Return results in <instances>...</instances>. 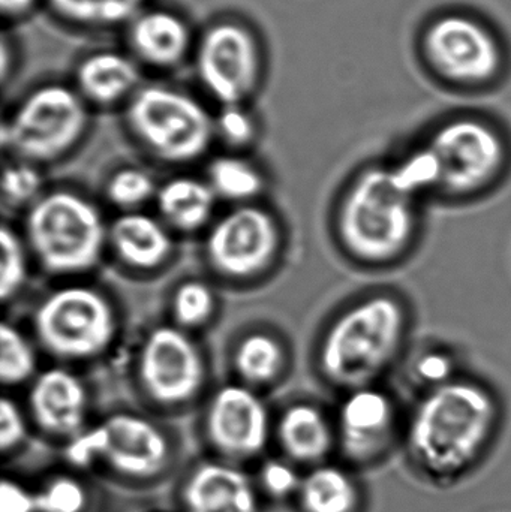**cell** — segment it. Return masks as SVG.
<instances>
[{
  "instance_id": "6da1fadb",
  "label": "cell",
  "mask_w": 511,
  "mask_h": 512,
  "mask_svg": "<svg viewBox=\"0 0 511 512\" xmlns=\"http://www.w3.org/2000/svg\"><path fill=\"white\" fill-rule=\"evenodd\" d=\"M395 161L371 162L345 186L335 212V234L344 254L360 267L401 264L419 245L423 203Z\"/></svg>"
},
{
  "instance_id": "7a4b0ae2",
  "label": "cell",
  "mask_w": 511,
  "mask_h": 512,
  "mask_svg": "<svg viewBox=\"0 0 511 512\" xmlns=\"http://www.w3.org/2000/svg\"><path fill=\"white\" fill-rule=\"evenodd\" d=\"M413 309L401 292L377 288L344 307L324 331L321 375L342 391L381 384L408 354Z\"/></svg>"
},
{
  "instance_id": "3957f363",
  "label": "cell",
  "mask_w": 511,
  "mask_h": 512,
  "mask_svg": "<svg viewBox=\"0 0 511 512\" xmlns=\"http://www.w3.org/2000/svg\"><path fill=\"white\" fill-rule=\"evenodd\" d=\"M500 420V397L494 388L464 373L420 393L407 427L411 457L432 477H456L479 459Z\"/></svg>"
},
{
  "instance_id": "277c9868",
  "label": "cell",
  "mask_w": 511,
  "mask_h": 512,
  "mask_svg": "<svg viewBox=\"0 0 511 512\" xmlns=\"http://www.w3.org/2000/svg\"><path fill=\"white\" fill-rule=\"evenodd\" d=\"M437 171L434 200L465 204L492 194L511 171V144L498 126L474 116L440 123L422 141Z\"/></svg>"
},
{
  "instance_id": "5b68a950",
  "label": "cell",
  "mask_w": 511,
  "mask_h": 512,
  "mask_svg": "<svg viewBox=\"0 0 511 512\" xmlns=\"http://www.w3.org/2000/svg\"><path fill=\"white\" fill-rule=\"evenodd\" d=\"M26 237L45 270L74 274L98 264L108 242V228L89 200L74 192L54 191L30 206Z\"/></svg>"
},
{
  "instance_id": "8992f818",
  "label": "cell",
  "mask_w": 511,
  "mask_h": 512,
  "mask_svg": "<svg viewBox=\"0 0 511 512\" xmlns=\"http://www.w3.org/2000/svg\"><path fill=\"white\" fill-rule=\"evenodd\" d=\"M129 128L156 156L173 164L200 158L212 143L215 120L186 93L144 87L128 107Z\"/></svg>"
},
{
  "instance_id": "52a82bcc",
  "label": "cell",
  "mask_w": 511,
  "mask_h": 512,
  "mask_svg": "<svg viewBox=\"0 0 511 512\" xmlns=\"http://www.w3.org/2000/svg\"><path fill=\"white\" fill-rule=\"evenodd\" d=\"M36 337L45 351L65 360L95 357L116 334L110 301L89 286H65L51 292L36 310Z\"/></svg>"
},
{
  "instance_id": "ba28073f",
  "label": "cell",
  "mask_w": 511,
  "mask_h": 512,
  "mask_svg": "<svg viewBox=\"0 0 511 512\" xmlns=\"http://www.w3.org/2000/svg\"><path fill=\"white\" fill-rule=\"evenodd\" d=\"M66 454L77 466L102 463L120 477L149 480L167 468L171 448L152 421L120 412L71 439Z\"/></svg>"
},
{
  "instance_id": "9c48e42d",
  "label": "cell",
  "mask_w": 511,
  "mask_h": 512,
  "mask_svg": "<svg viewBox=\"0 0 511 512\" xmlns=\"http://www.w3.org/2000/svg\"><path fill=\"white\" fill-rule=\"evenodd\" d=\"M86 105L65 86L41 87L27 96L2 128V140L24 161H53L75 146L87 128Z\"/></svg>"
},
{
  "instance_id": "30bf717a",
  "label": "cell",
  "mask_w": 511,
  "mask_h": 512,
  "mask_svg": "<svg viewBox=\"0 0 511 512\" xmlns=\"http://www.w3.org/2000/svg\"><path fill=\"white\" fill-rule=\"evenodd\" d=\"M423 51L432 68L461 86L494 80L503 66V53L488 27L465 15H444L429 24Z\"/></svg>"
},
{
  "instance_id": "8fae6325",
  "label": "cell",
  "mask_w": 511,
  "mask_h": 512,
  "mask_svg": "<svg viewBox=\"0 0 511 512\" xmlns=\"http://www.w3.org/2000/svg\"><path fill=\"white\" fill-rule=\"evenodd\" d=\"M138 373L147 396L174 406L197 396L206 379V366L200 349L183 328L164 325L147 334Z\"/></svg>"
},
{
  "instance_id": "7c38bea8",
  "label": "cell",
  "mask_w": 511,
  "mask_h": 512,
  "mask_svg": "<svg viewBox=\"0 0 511 512\" xmlns=\"http://www.w3.org/2000/svg\"><path fill=\"white\" fill-rule=\"evenodd\" d=\"M279 230L267 210L242 206L222 216L206 240V254L218 273L228 277H251L275 258Z\"/></svg>"
},
{
  "instance_id": "4fadbf2b",
  "label": "cell",
  "mask_w": 511,
  "mask_h": 512,
  "mask_svg": "<svg viewBox=\"0 0 511 512\" xmlns=\"http://www.w3.org/2000/svg\"><path fill=\"white\" fill-rule=\"evenodd\" d=\"M257 42L245 27L221 23L207 30L197 50L201 83L225 105H240L257 83Z\"/></svg>"
},
{
  "instance_id": "5bb4252c",
  "label": "cell",
  "mask_w": 511,
  "mask_h": 512,
  "mask_svg": "<svg viewBox=\"0 0 511 512\" xmlns=\"http://www.w3.org/2000/svg\"><path fill=\"white\" fill-rule=\"evenodd\" d=\"M206 435L227 462L252 459L269 441L270 418L266 405L252 388L227 385L210 400Z\"/></svg>"
},
{
  "instance_id": "9a60e30c",
  "label": "cell",
  "mask_w": 511,
  "mask_h": 512,
  "mask_svg": "<svg viewBox=\"0 0 511 512\" xmlns=\"http://www.w3.org/2000/svg\"><path fill=\"white\" fill-rule=\"evenodd\" d=\"M398 406L381 384L347 391L336 417V436L345 457L368 462L380 456L395 435Z\"/></svg>"
},
{
  "instance_id": "2e32d148",
  "label": "cell",
  "mask_w": 511,
  "mask_h": 512,
  "mask_svg": "<svg viewBox=\"0 0 511 512\" xmlns=\"http://www.w3.org/2000/svg\"><path fill=\"white\" fill-rule=\"evenodd\" d=\"M87 390L75 373L60 367L39 373L29 393V409L39 429L74 439L86 423Z\"/></svg>"
},
{
  "instance_id": "e0dca14e",
  "label": "cell",
  "mask_w": 511,
  "mask_h": 512,
  "mask_svg": "<svg viewBox=\"0 0 511 512\" xmlns=\"http://www.w3.org/2000/svg\"><path fill=\"white\" fill-rule=\"evenodd\" d=\"M186 512H260L251 478L231 463H204L183 484Z\"/></svg>"
},
{
  "instance_id": "ac0fdd59",
  "label": "cell",
  "mask_w": 511,
  "mask_h": 512,
  "mask_svg": "<svg viewBox=\"0 0 511 512\" xmlns=\"http://www.w3.org/2000/svg\"><path fill=\"white\" fill-rule=\"evenodd\" d=\"M276 435L288 460L302 465L320 466L338 441L332 421L312 403H296L285 409Z\"/></svg>"
},
{
  "instance_id": "d6986e66",
  "label": "cell",
  "mask_w": 511,
  "mask_h": 512,
  "mask_svg": "<svg viewBox=\"0 0 511 512\" xmlns=\"http://www.w3.org/2000/svg\"><path fill=\"white\" fill-rule=\"evenodd\" d=\"M108 243L125 264L152 270L167 261L173 249L170 234L152 216L126 212L108 228Z\"/></svg>"
},
{
  "instance_id": "ffe728a7",
  "label": "cell",
  "mask_w": 511,
  "mask_h": 512,
  "mask_svg": "<svg viewBox=\"0 0 511 512\" xmlns=\"http://www.w3.org/2000/svg\"><path fill=\"white\" fill-rule=\"evenodd\" d=\"M135 53L153 66H174L186 56L191 33L182 18L167 11H149L132 20Z\"/></svg>"
},
{
  "instance_id": "44dd1931",
  "label": "cell",
  "mask_w": 511,
  "mask_h": 512,
  "mask_svg": "<svg viewBox=\"0 0 511 512\" xmlns=\"http://www.w3.org/2000/svg\"><path fill=\"white\" fill-rule=\"evenodd\" d=\"M140 81L137 65L114 51H102L83 60L77 83L84 98L98 104H113L134 92Z\"/></svg>"
},
{
  "instance_id": "7402d4cb",
  "label": "cell",
  "mask_w": 511,
  "mask_h": 512,
  "mask_svg": "<svg viewBox=\"0 0 511 512\" xmlns=\"http://www.w3.org/2000/svg\"><path fill=\"white\" fill-rule=\"evenodd\" d=\"M216 198L209 183L192 177H177L158 189L156 204L165 224L189 233L209 222Z\"/></svg>"
},
{
  "instance_id": "603a6c76",
  "label": "cell",
  "mask_w": 511,
  "mask_h": 512,
  "mask_svg": "<svg viewBox=\"0 0 511 512\" xmlns=\"http://www.w3.org/2000/svg\"><path fill=\"white\" fill-rule=\"evenodd\" d=\"M302 512H357L359 489L353 478L336 466H315L302 478L297 492Z\"/></svg>"
},
{
  "instance_id": "cb8c5ba5",
  "label": "cell",
  "mask_w": 511,
  "mask_h": 512,
  "mask_svg": "<svg viewBox=\"0 0 511 512\" xmlns=\"http://www.w3.org/2000/svg\"><path fill=\"white\" fill-rule=\"evenodd\" d=\"M285 354L275 337L264 333L246 336L234 352V367L249 385L272 382L284 367Z\"/></svg>"
},
{
  "instance_id": "d4e9b609",
  "label": "cell",
  "mask_w": 511,
  "mask_h": 512,
  "mask_svg": "<svg viewBox=\"0 0 511 512\" xmlns=\"http://www.w3.org/2000/svg\"><path fill=\"white\" fill-rule=\"evenodd\" d=\"M407 379L420 393L443 387L464 375L461 358L446 345H426L407 357Z\"/></svg>"
},
{
  "instance_id": "484cf974",
  "label": "cell",
  "mask_w": 511,
  "mask_h": 512,
  "mask_svg": "<svg viewBox=\"0 0 511 512\" xmlns=\"http://www.w3.org/2000/svg\"><path fill=\"white\" fill-rule=\"evenodd\" d=\"M207 183L216 197L230 201H248L263 191L260 171L237 156H221L213 159L207 171Z\"/></svg>"
},
{
  "instance_id": "4316f807",
  "label": "cell",
  "mask_w": 511,
  "mask_h": 512,
  "mask_svg": "<svg viewBox=\"0 0 511 512\" xmlns=\"http://www.w3.org/2000/svg\"><path fill=\"white\" fill-rule=\"evenodd\" d=\"M59 14L75 23L113 26L134 20L143 0H50Z\"/></svg>"
},
{
  "instance_id": "83f0119b",
  "label": "cell",
  "mask_w": 511,
  "mask_h": 512,
  "mask_svg": "<svg viewBox=\"0 0 511 512\" xmlns=\"http://www.w3.org/2000/svg\"><path fill=\"white\" fill-rule=\"evenodd\" d=\"M36 354L26 336L11 324L0 328V379L5 385H20L35 375Z\"/></svg>"
},
{
  "instance_id": "f1b7e54d",
  "label": "cell",
  "mask_w": 511,
  "mask_h": 512,
  "mask_svg": "<svg viewBox=\"0 0 511 512\" xmlns=\"http://www.w3.org/2000/svg\"><path fill=\"white\" fill-rule=\"evenodd\" d=\"M158 194L152 176L140 168H123L107 183V197L114 206L135 212Z\"/></svg>"
},
{
  "instance_id": "f546056e",
  "label": "cell",
  "mask_w": 511,
  "mask_h": 512,
  "mask_svg": "<svg viewBox=\"0 0 511 512\" xmlns=\"http://www.w3.org/2000/svg\"><path fill=\"white\" fill-rule=\"evenodd\" d=\"M215 310V295L207 283L188 280L174 292L173 315L180 328H194L209 321Z\"/></svg>"
},
{
  "instance_id": "4dcf8cb0",
  "label": "cell",
  "mask_w": 511,
  "mask_h": 512,
  "mask_svg": "<svg viewBox=\"0 0 511 512\" xmlns=\"http://www.w3.org/2000/svg\"><path fill=\"white\" fill-rule=\"evenodd\" d=\"M35 495L36 512H84L87 492L83 484L68 475L50 478Z\"/></svg>"
},
{
  "instance_id": "1f68e13d",
  "label": "cell",
  "mask_w": 511,
  "mask_h": 512,
  "mask_svg": "<svg viewBox=\"0 0 511 512\" xmlns=\"http://www.w3.org/2000/svg\"><path fill=\"white\" fill-rule=\"evenodd\" d=\"M2 268H0V295L2 300H11L23 288L27 277L26 246L14 230L3 225L0 231Z\"/></svg>"
},
{
  "instance_id": "d6a6232c",
  "label": "cell",
  "mask_w": 511,
  "mask_h": 512,
  "mask_svg": "<svg viewBox=\"0 0 511 512\" xmlns=\"http://www.w3.org/2000/svg\"><path fill=\"white\" fill-rule=\"evenodd\" d=\"M42 179L32 162H17L6 165L3 171V206L17 209L30 203L32 206L41 195Z\"/></svg>"
},
{
  "instance_id": "836d02e7",
  "label": "cell",
  "mask_w": 511,
  "mask_h": 512,
  "mask_svg": "<svg viewBox=\"0 0 511 512\" xmlns=\"http://www.w3.org/2000/svg\"><path fill=\"white\" fill-rule=\"evenodd\" d=\"M261 487L267 495L276 499H285L299 492L302 478L288 462L269 460L260 471Z\"/></svg>"
},
{
  "instance_id": "e575fe53",
  "label": "cell",
  "mask_w": 511,
  "mask_h": 512,
  "mask_svg": "<svg viewBox=\"0 0 511 512\" xmlns=\"http://www.w3.org/2000/svg\"><path fill=\"white\" fill-rule=\"evenodd\" d=\"M215 128L231 146H245L254 138V122L240 105H225L215 120Z\"/></svg>"
},
{
  "instance_id": "d590c367",
  "label": "cell",
  "mask_w": 511,
  "mask_h": 512,
  "mask_svg": "<svg viewBox=\"0 0 511 512\" xmlns=\"http://www.w3.org/2000/svg\"><path fill=\"white\" fill-rule=\"evenodd\" d=\"M27 436L26 418L20 406L8 397L0 402V448L11 453L23 444Z\"/></svg>"
},
{
  "instance_id": "8d00e7d4",
  "label": "cell",
  "mask_w": 511,
  "mask_h": 512,
  "mask_svg": "<svg viewBox=\"0 0 511 512\" xmlns=\"http://www.w3.org/2000/svg\"><path fill=\"white\" fill-rule=\"evenodd\" d=\"M0 512H36L35 495L12 480L0 486Z\"/></svg>"
},
{
  "instance_id": "74e56055",
  "label": "cell",
  "mask_w": 511,
  "mask_h": 512,
  "mask_svg": "<svg viewBox=\"0 0 511 512\" xmlns=\"http://www.w3.org/2000/svg\"><path fill=\"white\" fill-rule=\"evenodd\" d=\"M35 0H0L2 12L9 17H17L32 8Z\"/></svg>"
}]
</instances>
